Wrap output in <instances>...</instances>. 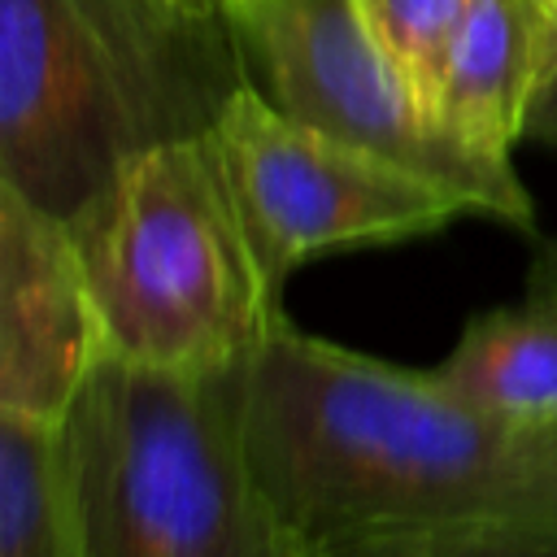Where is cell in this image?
<instances>
[{"mask_svg": "<svg viewBox=\"0 0 557 557\" xmlns=\"http://www.w3.org/2000/svg\"><path fill=\"white\" fill-rule=\"evenodd\" d=\"M244 448L283 522L335 535L557 513V431L509 426L435 370H405L278 318L235 366Z\"/></svg>", "mask_w": 557, "mask_h": 557, "instance_id": "obj_1", "label": "cell"}, {"mask_svg": "<svg viewBox=\"0 0 557 557\" xmlns=\"http://www.w3.org/2000/svg\"><path fill=\"white\" fill-rule=\"evenodd\" d=\"M248 83L222 4L0 0V187L74 226L157 144Z\"/></svg>", "mask_w": 557, "mask_h": 557, "instance_id": "obj_2", "label": "cell"}, {"mask_svg": "<svg viewBox=\"0 0 557 557\" xmlns=\"http://www.w3.org/2000/svg\"><path fill=\"white\" fill-rule=\"evenodd\" d=\"M57 435L87 557H309L244 448L235 366L100 352Z\"/></svg>", "mask_w": 557, "mask_h": 557, "instance_id": "obj_3", "label": "cell"}, {"mask_svg": "<svg viewBox=\"0 0 557 557\" xmlns=\"http://www.w3.org/2000/svg\"><path fill=\"white\" fill-rule=\"evenodd\" d=\"M70 231L113 357L231 370L283 318L209 135L131 157Z\"/></svg>", "mask_w": 557, "mask_h": 557, "instance_id": "obj_4", "label": "cell"}, {"mask_svg": "<svg viewBox=\"0 0 557 557\" xmlns=\"http://www.w3.org/2000/svg\"><path fill=\"white\" fill-rule=\"evenodd\" d=\"M248 78L287 117L457 191L470 213L531 226L513 161L483 157L413 96L357 0H222Z\"/></svg>", "mask_w": 557, "mask_h": 557, "instance_id": "obj_5", "label": "cell"}, {"mask_svg": "<svg viewBox=\"0 0 557 557\" xmlns=\"http://www.w3.org/2000/svg\"><path fill=\"white\" fill-rule=\"evenodd\" d=\"M265 278L283 292L309 257L431 235L470 205L444 183L287 117L248 78L209 126Z\"/></svg>", "mask_w": 557, "mask_h": 557, "instance_id": "obj_6", "label": "cell"}, {"mask_svg": "<svg viewBox=\"0 0 557 557\" xmlns=\"http://www.w3.org/2000/svg\"><path fill=\"white\" fill-rule=\"evenodd\" d=\"M100 352L74 231L0 187V413L61 426Z\"/></svg>", "mask_w": 557, "mask_h": 557, "instance_id": "obj_7", "label": "cell"}, {"mask_svg": "<svg viewBox=\"0 0 557 557\" xmlns=\"http://www.w3.org/2000/svg\"><path fill=\"white\" fill-rule=\"evenodd\" d=\"M557 70V0H466L440 117L483 157L509 161Z\"/></svg>", "mask_w": 557, "mask_h": 557, "instance_id": "obj_8", "label": "cell"}, {"mask_svg": "<svg viewBox=\"0 0 557 557\" xmlns=\"http://www.w3.org/2000/svg\"><path fill=\"white\" fill-rule=\"evenodd\" d=\"M466 405L527 431H557V300L527 296L466 322L453 352L431 366Z\"/></svg>", "mask_w": 557, "mask_h": 557, "instance_id": "obj_9", "label": "cell"}, {"mask_svg": "<svg viewBox=\"0 0 557 557\" xmlns=\"http://www.w3.org/2000/svg\"><path fill=\"white\" fill-rule=\"evenodd\" d=\"M0 557H87L61 435L22 413H0Z\"/></svg>", "mask_w": 557, "mask_h": 557, "instance_id": "obj_10", "label": "cell"}, {"mask_svg": "<svg viewBox=\"0 0 557 557\" xmlns=\"http://www.w3.org/2000/svg\"><path fill=\"white\" fill-rule=\"evenodd\" d=\"M309 557H557V513H487L335 535Z\"/></svg>", "mask_w": 557, "mask_h": 557, "instance_id": "obj_11", "label": "cell"}, {"mask_svg": "<svg viewBox=\"0 0 557 557\" xmlns=\"http://www.w3.org/2000/svg\"><path fill=\"white\" fill-rule=\"evenodd\" d=\"M370 35L409 78L413 96L440 117V91L448 70V48L461 26L466 0H357ZM444 122V117H440Z\"/></svg>", "mask_w": 557, "mask_h": 557, "instance_id": "obj_12", "label": "cell"}, {"mask_svg": "<svg viewBox=\"0 0 557 557\" xmlns=\"http://www.w3.org/2000/svg\"><path fill=\"white\" fill-rule=\"evenodd\" d=\"M527 139L557 144V70H553L548 87L540 91V100L531 104V117H527Z\"/></svg>", "mask_w": 557, "mask_h": 557, "instance_id": "obj_13", "label": "cell"}, {"mask_svg": "<svg viewBox=\"0 0 557 557\" xmlns=\"http://www.w3.org/2000/svg\"><path fill=\"white\" fill-rule=\"evenodd\" d=\"M527 296H540V300H557V239L535 257L531 265V287Z\"/></svg>", "mask_w": 557, "mask_h": 557, "instance_id": "obj_14", "label": "cell"}, {"mask_svg": "<svg viewBox=\"0 0 557 557\" xmlns=\"http://www.w3.org/2000/svg\"><path fill=\"white\" fill-rule=\"evenodd\" d=\"M196 4H222V0H196Z\"/></svg>", "mask_w": 557, "mask_h": 557, "instance_id": "obj_15", "label": "cell"}]
</instances>
